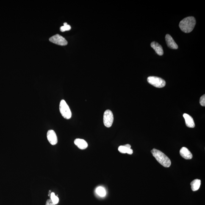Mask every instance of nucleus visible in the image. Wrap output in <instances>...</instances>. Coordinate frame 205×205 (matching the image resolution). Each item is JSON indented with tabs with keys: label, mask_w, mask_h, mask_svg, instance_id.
<instances>
[{
	"label": "nucleus",
	"mask_w": 205,
	"mask_h": 205,
	"mask_svg": "<svg viewBox=\"0 0 205 205\" xmlns=\"http://www.w3.org/2000/svg\"><path fill=\"white\" fill-rule=\"evenodd\" d=\"M196 21L193 16L187 17L180 22L179 26L183 32L189 33L191 32L195 27Z\"/></svg>",
	"instance_id": "nucleus-1"
},
{
	"label": "nucleus",
	"mask_w": 205,
	"mask_h": 205,
	"mask_svg": "<svg viewBox=\"0 0 205 205\" xmlns=\"http://www.w3.org/2000/svg\"><path fill=\"white\" fill-rule=\"evenodd\" d=\"M151 152L155 159L163 166L169 167L171 165V163L170 159L162 152L155 148L152 150Z\"/></svg>",
	"instance_id": "nucleus-2"
},
{
	"label": "nucleus",
	"mask_w": 205,
	"mask_h": 205,
	"mask_svg": "<svg viewBox=\"0 0 205 205\" xmlns=\"http://www.w3.org/2000/svg\"><path fill=\"white\" fill-rule=\"evenodd\" d=\"M59 110L61 114L64 118L67 119H69L71 118V111L68 105L64 100L60 101L59 105Z\"/></svg>",
	"instance_id": "nucleus-3"
},
{
	"label": "nucleus",
	"mask_w": 205,
	"mask_h": 205,
	"mask_svg": "<svg viewBox=\"0 0 205 205\" xmlns=\"http://www.w3.org/2000/svg\"><path fill=\"white\" fill-rule=\"evenodd\" d=\"M147 80L150 84L157 88H162L165 87L166 84L164 79L156 76H149Z\"/></svg>",
	"instance_id": "nucleus-4"
},
{
	"label": "nucleus",
	"mask_w": 205,
	"mask_h": 205,
	"mask_svg": "<svg viewBox=\"0 0 205 205\" xmlns=\"http://www.w3.org/2000/svg\"><path fill=\"white\" fill-rule=\"evenodd\" d=\"M114 121V116L112 112L110 110L105 111L103 115V123L104 126L107 128L112 126Z\"/></svg>",
	"instance_id": "nucleus-5"
},
{
	"label": "nucleus",
	"mask_w": 205,
	"mask_h": 205,
	"mask_svg": "<svg viewBox=\"0 0 205 205\" xmlns=\"http://www.w3.org/2000/svg\"><path fill=\"white\" fill-rule=\"evenodd\" d=\"M50 42L60 46H65L68 44V42L65 38L59 34L53 36L49 39Z\"/></svg>",
	"instance_id": "nucleus-6"
},
{
	"label": "nucleus",
	"mask_w": 205,
	"mask_h": 205,
	"mask_svg": "<svg viewBox=\"0 0 205 205\" xmlns=\"http://www.w3.org/2000/svg\"><path fill=\"white\" fill-rule=\"evenodd\" d=\"M47 137L48 141L52 145H56L58 140L57 135L55 132L53 130H49L47 133Z\"/></svg>",
	"instance_id": "nucleus-7"
},
{
	"label": "nucleus",
	"mask_w": 205,
	"mask_h": 205,
	"mask_svg": "<svg viewBox=\"0 0 205 205\" xmlns=\"http://www.w3.org/2000/svg\"><path fill=\"white\" fill-rule=\"evenodd\" d=\"M166 41L168 47L172 49H177L178 46L177 44L173 40L171 36L169 34H167L165 36Z\"/></svg>",
	"instance_id": "nucleus-8"
},
{
	"label": "nucleus",
	"mask_w": 205,
	"mask_h": 205,
	"mask_svg": "<svg viewBox=\"0 0 205 205\" xmlns=\"http://www.w3.org/2000/svg\"><path fill=\"white\" fill-rule=\"evenodd\" d=\"M185 120L186 126L189 128H193L195 127V125L193 118L188 114L184 113L183 115Z\"/></svg>",
	"instance_id": "nucleus-9"
},
{
	"label": "nucleus",
	"mask_w": 205,
	"mask_h": 205,
	"mask_svg": "<svg viewBox=\"0 0 205 205\" xmlns=\"http://www.w3.org/2000/svg\"><path fill=\"white\" fill-rule=\"evenodd\" d=\"M180 154L183 158L186 159H192V155L189 150L185 147H183L180 151Z\"/></svg>",
	"instance_id": "nucleus-10"
},
{
	"label": "nucleus",
	"mask_w": 205,
	"mask_h": 205,
	"mask_svg": "<svg viewBox=\"0 0 205 205\" xmlns=\"http://www.w3.org/2000/svg\"><path fill=\"white\" fill-rule=\"evenodd\" d=\"M74 143L80 149H85L88 147V144L85 140L83 139H76L75 140Z\"/></svg>",
	"instance_id": "nucleus-11"
},
{
	"label": "nucleus",
	"mask_w": 205,
	"mask_h": 205,
	"mask_svg": "<svg viewBox=\"0 0 205 205\" xmlns=\"http://www.w3.org/2000/svg\"><path fill=\"white\" fill-rule=\"evenodd\" d=\"M151 46L159 56H162L163 54V49L162 46L159 43L156 42H153L151 43Z\"/></svg>",
	"instance_id": "nucleus-12"
},
{
	"label": "nucleus",
	"mask_w": 205,
	"mask_h": 205,
	"mask_svg": "<svg viewBox=\"0 0 205 205\" xmlns=\"http://www.w3.org/2000/svg\"><path fill=\"white\" fill-rule=\"evenodd\" d=\"M201 184V180L198 179L193 180L190 184L192 190L193 191H196L200 189Z\"/></svg>",
	"instance_id": "nucleus-13"
},
{
	"label": "nucleus",
	"mask_w": 205,
	"mask_h": 205,
	"mask_svg": "<svg viewBox=\"0 0 205 205\" xmlns=\"http://www.w3.org/2000/svg\"><path fill=\"white\" fill-rule=\"evenodd\" d=\"M118 151L122 154H127L131 155L133 153V151L131 148H128L123 145H120L118 148Z\"/></svg>",
	"instance_id": "nucleus-14"
},
{
	"label": "nucleus",
	"mask_w": 205,
	"mask_h": 205,
	"mask_svg": "<svg viewBox=\"0 0 205 205\" xmlns=\"http://www.w3.org/2000/svg\"><path fill=\"white\" fill-rule=\"evenodd\" d=\"M96 191L97 193L100 196L104 197L106 195V190L102 187H98L96 189Z\"/></svg>",
	"instance_id": "nucleus-15"
},
{
	"label": "nucleus",
	"mask_w": 205,
	"mask_h": 205,
	"mask_svg": "<svg viewBox=\"0 0 205 205\" xmlns=\"http://www.w3.org/2000/svg\"><path fill=\"white\" fill-rule=\"evenodd\" d=\"M50 199L52 202L55 204H57L59 202V198L58 197L55 195L54 192H51V194Z\"/></svg>",
	"instance_id": "nucleus-16"
},
{
	"label": "nucleus",
	"mask_w": 205,
	"mask_h": 205,
	"mask_svg": "<svg viewBox=\"0 0 205 205\" xmlns=\"http://www.w3.org/2000/svg\"><path fill=\"white\" fill-rule=\"evenodd\" d=\"M71 29V27L69 25L67 24V23H65L64 24V26H62L60 27V31L62 32H65V31H70Z\"/></svg>",
	"instance_id": "nucleus-17"
},
{
	"label": "nucleus",
	"mask_w": 205,
	"mask_h": 205,
	"mask_svg": "<svg viewBox=\"0 0 205 205\" xmlns=\"http://www.w3.org/2000/svg\"><path fill=\"white\" fill-rule=\"evenodd\" d=\"M200 102L202 106H205V95L204 94L200 98Z\"/></svg>",
	"instance_id": "nucleus-18"
},
{
	"label": "nucleus",
	"mask_w": 205,
	"mask_h": 205,
	"mask_svg": "<svg viewBox=\"0 0 205 205\" xmlns=\"http://www.w3.org/2000/svg\"><path fill=\"white\" fill-rule=\"evenodd\" d=\"M56 205L52 202L51 199H48L47 200L46 205Z\"/></svg>",
	"instance_id": "nucleus-19"
},
{
	"label": "nucleus",
	"mask_w": 205,
	"mask_h": 205,
	"mask_svg": "<svg viewBox=\"0 0 205 205\" xmlns=\"http://www.w3.org/2000/svg\"><path fill=\"white\" fill-rule=\"evenodd\" d=\"M125 146L127 147L128 148H131V146L130 145H129V144H126V145H124Z\"/></svg>",
	"instance_id": "nucleus-20"
}]
</instances>
